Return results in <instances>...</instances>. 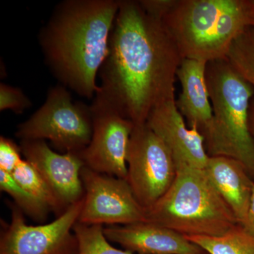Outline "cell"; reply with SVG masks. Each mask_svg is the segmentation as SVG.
I'll return each mask as SVG.
<instances>
[{"label":"cell","mask_w":254,"mask_h":254,"mask_svg":"<svg viewBox=\"0 0 254 254\" xmlns=\"http://www.w3.org/2000/svg\"><path fill=\"white\" fill-rule=\"evenodd\" d=\"M165 143L175 163L205 169L209 156L204 138L196 128H187L176 100L164 102L152 110L145 123Z\"/></svg>","instance_id":"cell-12"},{"label":"cell","mask_w":254,"mask_h":254,"mask_svg":"<svg viewBox=\"0 0 254 254\" xmlns=\"http://www.w3.org/2000/svg\"><path fill=\"white\" fill-rule=\"evenodd\" d=\"M222 199L243 225L250 207L254 180L240 162L223 156L209 157L204 169Z\"/></svg>","instance_id":"cell-15"},{"label":"cell","mask_w":254,"mask_h":254,"mask_svg":"<svg viewBox=\"0 0 254 254\" xmlns=\"http://www.w3.org/2000/svg\"><path fill=\"white\" fill-rule=\"evenodd\" d=\"M182 60L162 21L147 14L139 1L120 0L95 97L134 125H143L157 106L175 99Z\"/></svg>","instance_id":"cell-1"},{"label":"cell","mask_w":254,"mask_h":254,"mask_svg":"<svg viewBox=\"0 0 254 254\" xmlns=\"http://www.w3.org/2000/svg\"><path fill=\"white\" fill-rule=\"evenodd\" d=\"M0 188L14 199L16 205L33 220L44 221L50 210L15 181L11 174L0 170Z\"/></svg>","instance_id":"cell-20"},{"label":"cell","mask_w":254,"mask_h":254,"mask_svg":"<svg viewBox=\"0 0 254 254\" xmlns=\"http://www.w3.org/2000/svg\"><path fill=\"white\" fill-rule=\"evenodd\" d=\"M178 0H139L141 7L149 16L162 21L175 7Z\"/></svg>","instance_id":"cell-23"},{"label":"cell","mask_w":254,"mask_h":254,"mask_svg":"<svg viewBox=\"0 0 254 254\" xmlns=\"http://www.w3.org/2000/svg\"><path fill=\"white\" fill-rule=\"evenodd\" d=\"M207 63L185 58L177 71L182 85L181 94L176 100L177 109L187 119L190 128H196L201 135L213 120V108L205 82Z\"/></svg>","instance_id":"cell-14"},{"label":"cell","mask_w":254,"mask_h":254,"mask_svg":"<svg viewBox=\"0 0 254 254\" xmlns=\"http://www.w3.org/2000/svg\"><path fill=\"white\" fill-rule=\"evenodd\" d=\"M108 241L137 254H205L203 249L171 229L148 221L103 229Z\"/></svg>","instance_id":"cell-13"},{"label":"cell","mask_w":254,"mask_h":254,"mask_svg":"<svg viewBox=\"0 0 254 254\" xmlns=\"http://www.w3.org/2000/svg\"><path fill=\"white\" fill-rule=\"evenodd\" d=\"M20 147L25 160L41 174L64 208L84 198L81 173L85 163L79 153H57L43 140H23Z\"/></svg>","instance_id":"cell-11"},{"label":"cell","mask_w":254,"mask_h":254,"mask_svg":"<svg viewBox=\"0 0 254 254\" xmlns=\"http://www.w3.org/2000/svg\"><path fill=\"white\" fill-rule=\"evenodd\" d=\"M241 226L243 227L244 230L249 235L254 237V185L247 217H246L245 221L243 225H241Z\"/></svg>","instance_id":"cell-24"},{"label":"cell","mask_w":254,"mask_h":254,"mask_svg":"<svg viewBox=\"0 0 254 254\" xmlns=\"http://www.w3.org/2000/svg\"><path fill=\"white\" fill-rule=\"evenodd\" d=\"M21 147L13 140L0 137V170L11 174L23 161Z\"/></svg>","instance_id":"cell-22"},{"label":"cell","mask_w":254,"mask_h":254,"mask_svg":"<svg viewBox=\"0 0 254 254\" xmlns=\"http://www.w3.org/2000/svg\"><path fill=\"white\" fill-rule=\"evenodd\" d=\"M250 2L254 15V0H250Z\"/></svg>","instance_id":"cell-26"},{"label":"cell","mask_w":254,"mask_h":254,"mask_svg":"<svg viewBox=\"0 0 254 254\" xmlns=\"http://www.w3.org/2000/svg\"><path fill=\"white\" fill-rule=\"evenodd\" d=\"M120 0H64L40 31L45 62L60 84L93 98Z\"/></svg>","instance_id":"cell-2"},{"label":"cell","mask_w":254,"mask_h":254,"mask_svg":"<svg viewBox=\"0 0 254 254\" xmlns=\"http://www.w3.org/2000/svg\"><path fill=\"white\" fill-rule=\"evenodd\" d=\"M91 142L80 153L85 166L98 173L127 180V154L134 124L94 97L91 105Z\"/></svg>","instance_id":"cell-10"},{"label":"cell","mask_w":254,"mask_h":254,"mask_svg":"<svg viewBox=\"0 0 254 254\" xmlns=\"http://www.w3.org/2000/svg\"><path fill=\"white\" fill-rule=\"evenodd\" d=\"M127 165L126 180L145 211L166 193L177 175L173 154L145 123L133 127Z\"/></svg>","instance_id":"cell-7"},{"label":"cell","mask_w":254,"mask_h":254,"mask_svg":"<svg viewBox=\"0 0 254 254\" xmlns=\"http://www.w3.org/2000/svg\"><path fill=\"white\" fill-rule=\"evenodd\" d=\"M249 123L251 133L254 139V98L251 100L250 111H249Z\"/></svg>","instance_id":"cell-25"},{"label":"cell","mask_w":254,"mask_h":254,"mask_svg":"<svg viewBox=\"0 0 254 254\" xmlns=\"http://www.w3.org/2000/svg\"><path fill=\"white\" fill-rule=\"evenodd\" d=\"M162 22L183 59L209 63L226 58L254 16L250 0H178Z\"/></svg>","instance_id":"cell-3"},{"label":"cell","mask_w":254,"mask_h":254,"mask_svg":"<svg viewBox=\"0 0 254 254\" xmlns=\"http://www.w3.org/2000/svg\"><path fill=\"white\" fill-rule=\"evenodd\" d=\"M225 59L254 88V27L247 28L232 43Z\"/></svg>","instance_id":"cell-18"},{"label":"cell","mask_w":254,"mask_h":254,"mask_svg":"<svg viewBox=\"0 0 254 254\" xmlns=\"http://www.w3.org/2000/svg\"><path fill=\"white\" fill-rule=\"evenodd\" d=\"M93 117L91 105L74 101L68 88L52 87L46 101L17 127L16 136L23 140H49L58 150L81 153L91 142Z\"/></svg>","instance_id":"cell-6"},{"label":"cell","mask_w":254,"mask_h":254,"mask_svg":"<svg viewBox=\"0 0 254 254\" xmlns=\"http://www.w3.org/2000/svg\"><path fill=\"white\" fill-rule=\"evenodd\" d=\"M11 175L20 186L50 211L61 215L66 210L41 174L27 160H23Z\"/></svg>","instance_id":"cell-17"},{"label":"cell","mask_w":254,"mask_h":254,"mask_svg":"<svg viewBox=\"0 0 254 254\" xmlns=\"http://www.w3.org/2000/svg\"><path fill=\"white\" fill-rule=\"evenodd\" d=\"M83 199L70 205L54 221L28 225L17 205H10L11 220L4 223L0 237V254H77L73 231L83 208Z\"/></svg>","instance_id":"cell-8"},{"label":"cell","mask_w":254,"mask_h":254,"mask_svg":"<svg viewBox=\"0 0 254 254\" xmlns=\"http://www.w3.org/2000/svg\"><path fill=\"white\" fill-rule=\"evenodd\" d=\"M103 229V225H88L78 222L73 229L78 242L77 254H134L110 245Z\"/></svg>","instance_id":"cell-19"},{"label":"cell","mask_w":254,"mask_h":254,"mask_svg":"<svg viewBox=\"0 0 254 254\" xmlns=\"http://www.w3.org/2000/svg\"><path fill=\"white\" fill-rule=\"evenodd\" d=\"M207 254V253H206V254Z\"/></svg>","instance_id":"cell-27"},{"label":"cell","mask_w":254,"mask_h":254,"mask_svg":"<svg viewBox=\"0 0 254 254\" xmlns=\"http://www.w3.org/2000/svg\"><path fill=\"white\" fill-rule=\"evenodd\" d=\"M176 165L175 181L146 210L147 221L185 237H220L239 225L204 169Z\"/></svg>","instance_id":"cell-5"},{"label":"cell","mask_w":254,"mask_h":254,"mask_svg":"<svg viewBox=\"0 0 254 254\" xmlns=\"http://www.w3.org/2000/svg\"><path fill=\"white\" fill-rule=\"evenodd\" d=\"M32 106V102L22 90L1 83L0 84V110H11L16 114H22Z\"/></svg>","instance_id":"cell-21"},{"label":"cell","mask_w":254,"mask_h":254,"mask_svg":"<svg viewBox=\"0 0 254 254\" xmlns=\"http://www.w3.org/2000/svg\"><path fill=\"white\" fill-rule=\"evenodd\" d=\"M81 180L85 195L78 222L88 225H126L147 221L146 211L124 179L84 166Z\"/></svg>","instance_id":"cell-9"},{"label":"cell","mask_w":254,"mask_h":254,"mask_svg":"<svg viewBox=\"0 0 254 254\" xmlns=\"http://www.w3.org/2000/svg\"><path fill=\"white\" fill-rule=\"evenodd\" d=\"M205 82L213 108V120L202 134L207 154L240 162L254 180V139L249 123L254 87L225 58L207 63Z\"/></svg>","instance_id":"cell-4"},{"label":"cell","mask_w":254,"mask_h":254,"mask_svg":"<svg viewBox=\"0 0 254 254\" xmlns=\"http://www.w3.org/2000/svg\"><path fill=\"white\" fill-rule=\"evenodd\" d=\"M208 254H254V237L240 225L220 237H186Z\"/></svg>","instance_id":"cell-16"}]
</instances>
